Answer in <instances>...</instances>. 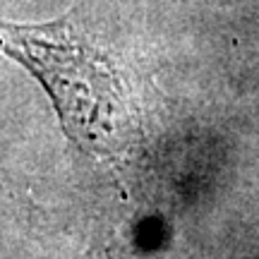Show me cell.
<instances>
[{
  "label": "cell",
  "instance_id": "7a4b0ae2",
  "mask_svg": "<svg viewBox=\"0 0 259 259\" xmlns=\"http://www.w3.org/2000/svg\"><path fill=\"white\" fill-rule=\"evenodd\" d=\"M79 259H127V247L118 233H108L99 240H94Z\"/></svg>",
  "mask_w": 259,
  "mask_h": 259
},
{
  "label": "cell",
  "instance_id": "3957f363",
  "mask_svg": "<svg viewBox=\"0 0 259 259\" xmlns=\"http://www.w3.org/2000/svg\"><path fill=\"white\" fill-rule=\"evenodd\" d=\"M22 206H24V202H22L19 192L8 180V173L0 168V213L3 216H19Z\"/></svg>",
  "mask_w": 259,
  "mask_h": 259
},
{
  "label": "cell",
  "instance_id": "6da1fadb",
  "mask_svg": "<svg viewBox=\"0 0 259 259\" xmlns=\"http://www.w3.org/2000/svg\"><path fill=\"white\" fill-rule=\"evenodd\" d=\"M0 56L41 84L65 137L84 154L118 161L137 142V103L127 74L77 10L48 22L0 17Z\"/></svg>",
  "mask_w": 259,
  "mask_h": 259
}]
</instances>
